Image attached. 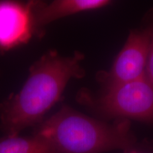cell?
Listing matches in <instances>:
<instances>
[{"instance_id": "5b68a950", "label": "cell", "mask_w": 153, "mask_h": 153, "mask_svg": "<svg viewBox=\"0 0 153 153\" xmlns=\"http://www.w3.org/2000/svg\"><path fill=\"white\" fill-rule=\"evenodd\" d=\"M34 33L30 1H0V52L26 43Z\"/></svg>"}, {"instance_id": "9c48e42d", "label": "cell", "mask_w": 153, "mask_h": 153, "mask_svg": "<svg viewBox=\"0 0 153 153\" xmlns=\"http://www.w3.org/2000/svg\"><path fill=\"white\" fill-rule=\"evenodd\" d=\"M145 76L153 85V25L152 27V34H151V39L149 48V52L147 61L146 72Z\"/></svg>"}, {"instance_id": "3957f363", "label": "cell", "mask_w": 153, "mask_h": 153, "mask_svg": "<svg viewBox=\"0 0 153 153\" xmlns=\"http://www.w3.org/2000/svg\"><path fill=\"white\" fill-rule=\"evenodd\" d=\"M76 101L104 119L153 124V85L146 76L101 89L97 94L85 88Z\"/></svg>"}, {"instance_id": "277c9868", "label": "cell", "mask_w": 153, "mask_h": 153, "mask_svg": "<svg viewBox=\"0 0 153 153\" xmlns=\"http://www.w3.org/2000/svg\"><path fill=\"white\" fill-rule=\"evenodd\" d=\"M152 27V25L130 32L109 70L97 74V79L101 89L145 76Z\"/></svg>"}, {"instance_id": "6da1fadb", "label": "cell", "mask_w": 153, "mask_h": 153, "mask_svg": "<svg viewBox=\"0 0 153 153\" xmlns=\"http://www.w3.org/2000/svg\"><path fill=\"white\" fill-rule=\"evenodd\" d=\"M84 58L79 52L65 57L50 51L36 61L21 90L0 104L1 128L6 135H19L27 128L39 126L60 99L69 81L85 76Z\"/></svg>"}, {"instance_id": "7a4b0ae2", "label": "cell", "mask_w": 153, "mask_h": 153, "mask_svg": "<svg viewBox=\"0 0 153 153\" xmlns=\"http://www.w3.org/2000/svg\"><path fill=\"white\" fill-rule=\"evenodd\" d=\"M45 153L124 152L137 142L131 120L108 123L63 106L36 128Z\"/></svg>"}, {"instance_id": "52a82bcc", "label": "cell", "mask_w": 153, "mask_h": 153, "mask_svg": "<svg viewBox=\"0 0 153 153\" xmlns=\"http://www.w3.org/2000/svg\"><path fill=\"white\" fill-rule=\"evenodd\" d=\"M0 153H45V148L34 133L30 137L5 135L0 139Z\"/></svg>"}, {"instance_id": "ba28073f", "label": "cell", "mask_w": 153, "mask_h": 153, "mask_svg": "<svg viewBox=\"0 0 153 153\" xmlns=\"http://www.w3.org/2000/svg\"><path fill=\"white\" fill-rule=\"evenodd\" d=\"M123 153H153V140H144L140 143L136 142Z\"/></svg>"}, {"instance_id": "8992f818", "label": "cell", "mask_w": 153, "mask_h": 153, "mask_svg": "<svg viewBox=\"0 0 153 153\" xmlns=\"http://www.w3.org/2000/svg\"><path fill=\"white\" fill-rule=\"evenodd\" d=\"M109 0H55L50 3L31 1L34 31L40 35L44 26L61 18L108 6Z\"/></svg>"}]
</instances>
